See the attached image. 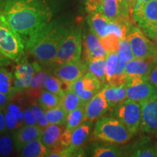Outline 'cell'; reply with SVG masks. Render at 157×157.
<instances>
[{"instance_id":"obj_21","label":"cell","mask_w":157,"mask_h":157,"mask_svg":"<svg viewBox=\"0 0 157 157\" xmlns=\"http://www.w3.org/2000/svg\"><path fill=\"white\" fill-rule=\"evenodd\" d=\"M110 107H116L117 105L127 99L126 86L112 87L107 85L101 90Z\"/></svg>"},{"instance_id":"obj_7","label":"cell","mask_w":157,"mask_h":157,"mask_svg":"<svg viewBox=\"0 0 157 157\" xmlns=\"http://www.w3.org/2000/svg\"><path fill=\"white\" fill-rule=\"evenodd\" d=\"M126 38L130 44L135 58L157 60L156 44L151 42L140 29L131 25Z\"/></svg>"},{"instance_id":"obj_12","label":"cell","mask_w":157,"mask_h":157,"mask_svg":"<svg viewBox=\"0 0 157 157\" xmlns=\"http://www.w3.org/2000/svg\"><path fill=\"white\" fill-rule=\"evenodd\" d=\"M140 103L141 129L146 133H157V95Z\"/></svg>"},{"instance_id":"obj_34","label":"cell","mask_w":157,"mask_h":157,"mask_svg":"<svg viewBox=\"0 0 157 157\" xmlns=\"http://www.w3.org/2000/svg\"><path fill=\"white\" fill-rule=\"evenodd\" d=\"M102 46L108 52H117L119 48L121 39L117 34L110 33L103 38L99 39Z\"/></svg>"},{"instance_id":"obj_23","label":"cell","mask_w":157,"mask_h":157,"mask_svg":"<svg viewBox=\"0 0 157 157\" xmlns=\"http://www.w3.org/2000/svg\"><path fill=\"white\" fill-rule=\"evenodd\" d=\"M0 93L5 94L11 98L17 93L14 76L4 67H0Z\"/></svg>"},{"instance_id":"obj_13","label":"cell","mask_w":157,"mask_h":157,"mask_svg":"<svg viewBox=\"0 0 157 157\" xmlns=\"http://www.w3.org/2000/svg\"><path fill=\"white\" fill-rule=\"evenodd\" d=\"M37 71H40V68H38L36 63L33 65L25 60H21L15 66L13 74L17 93H21L29 89L33 76Z\"/></svg>"},{"instance_id":"obj_11","label":"cell","mask_w":157,"mask_h":157,"mask_svg":"<svg viewBox=\"0 0 157 157\" xmlns=\"http://www.w3.org/2000/svg\"><path fill=\"white\" fill-rule=\"evenodd\" d=\"M127 98L141 103L157 95V88L147 80L127 82Z\"/></svg>"},{"instance_id":"obj_6","label":"cell","mask_w":157,"mask_h":157,"mask_svg":"<svg viewBox=\"0 0 157 157\" xmlns=\"http://www.w3.org/2000/svg\"><path fill=\"white\" fill-rule=\"evenodd\" d=\"M133 20L148 38L157 40V0H151L140 7L135 6Z\"/></svg>"},{"instance_id":"obj_28","label":"cell","mask_w":157,"mask_h":157,"mask_svg":"<svg viewBox=\"0 0 157 157\" xmlns=\"http://www.w3.org/2000/svg\"><path fill=\"white\" fill-rule=\"evenodd\" d=\"M84 121H86L85 109L84 105H82L68 113L66 121V129L73 130L82 124Z\"/></svg>"},{"instance_id":"obj_50","label":"cell","mask_w":157,"mask_h":157,"mask_svg":"<svg viewBox=\"0 0 157 157\" xmlns=\"http://www.w3.org/2000/svg\"><path fill=\"white\" fill-rule=\"evenodd\" d=\"M119 2H120L124 6V7H127V8H129V7H128V5H127V3L126 0H119Z\"/></svg>"},{"instance_id":"obj_31","label":"cell","mask_w":157,"mask_h":157,"mask_svg":"<svg viewBox=\"0 0 157 157\" xmlns=\"http://www.w3.org/2000/svg\"><path fill=\"white\" fill-rule=\"evenodd\" d=\"M45 114L50 124H53L62 125L66 123L68 113L60 104L53 109L45 111Z\"/></svg>"},{"instance_id":"obj_39","label":"cell","mask_w":157,"mask_h":157,"mask_svg":"<svg viewBox=\"0 0 157 157\" xmlns=\"http://www.w3.org/2000/svg\"><path fill=\"white\" fill-rule=\"evenodd\" d=\"M4 114H5L7 130H15V129H18L19 127L22 126L23 123L19 121L18 118L14 113L11 112L6 109H4Z\"/></svg>"},{"instance_id":"obj_19","label":"cell","mask_w":157,"mask_h":157,"mask_svg":"<svg viewBox=\"0 0 157 157\" xmlns=\"http://www.w3.org/2000/svg\"><path fill=\"white\" fill-rule=\"evenodd\" d=\"M90 29L98 37L101 39L108 35L107 28L110 21L100 12L90 13L87 19Z\"/></svg>"},{"instance_id":"obj_4","label":"cell","mask_w":157,"mask_h":157,"mask_svg":"<svg viewBox=\"0 0 157 157\" xmlns=\"http://www.w3.org/2000/svg\"><path fill=\"white\" fill-rule=\"evenodd\" d=\"M82 47V31L78 27L71 26L59 46L52 65L58 66L80 60Z\"/></svg>"},{"instance_id":"obj_17","label":"cell","mask_w":157,"mask_h":157,"mask_svg":"<svg viewBox=\"0 0 157 157\" xmlns=\"http://www.w3.org/2000/svg\"><path fill=\"white\" fill-rule=\"evenodd\" d=\"M109 107V104L102 92H98L84 105L86 121H93L99 119L106 112Z\"/></svg>"},{"instance_id":"obj_15","label":"cell","mask_w":157,"mask_h":157,"mask_svg":"<svg viewBox=\"0 0 157 157\" xmlns=\"http://www.w3.org/2000/svg\"><path fill=\"white\" fill-rule=\"evenodd\" d=\"M91 127V123L89 121L88 122H83L76 128L73 129L70 146L62 151L58 152L60 157L73 156H75L74 154H79V148L89 136Z\"/></svg>"},{"instance_id":"obj_10","label":"cell","mask_w":157,"mask_h":157,"mask_svg":"<svg viewBox=\"0 0 157 157\" xmlns=\"http://www.w3.org/2000/svg\"><path fill=\"white\" fill-rule=\"evenodd\" d=\"M98 12L111 21L132 24L133 18L129 8L124 7L119 0H102Z\"/></svg>"},{"instance_id":"obj_24","label":"cell","mask_w":157,"mask_h":157,"mask_svg":"<svg viewBox=\"0 0 157 157\" xmlns=\"http://www.w3.org/2000/svg\"><path fill=\"white\" fill-rule=\"evenodd\" d=\"M127 156L135 157L157 156V146L148 145V141L143 140L135 143L126 153Z\"/></svg>"},{"instance_id":"obj_5","label":"cell","mask_w":157,"mask_h":157,"mask_svg":"<svg viewBox=\"0 0 157 157\" xmlns=\"http://www.w3.org/2000/svg\"><path fill=\"white\" fill-rule=\"evenodd\" d=\"M25 50V46L19 35L0 21V52L18 63L23 60Z\"/></svg>"},{"instance_id":"obj_36","label":"cell","mask_w":157,"mask_h":157,"mask_svg":"<svg viewBox=\"0 0 157 157\" xmlns=\"http://www.w3.org/2000/svg\"><path fill=\"white\" fill-rule=\"evenodd\" d=\"M119 56L117 52H108L106 56V71H105V77L108 84L113 77L117 68Z\"/></svg>"},{"instance_id":"obj_46","label":"cell","mask_w":157,"mask_h":157,"mask_svg":"<svg viewBox=\"0 0 157 157\" xmlns=\"http://www.w3.org/2000/svg\"><path fill=\"white\" fill-rule=\"evenodd\" d=\"M5 131H7V127H6L5 114L2 110L0 109V135L3 134Z\"/></svg>"},{"instance_id":"obj_32","label":"cell","mask_w":157,"mask_h":157,"mask_svg":"<svg viewBox=\"0 0 157 157\" xmlns=\"http://www.w3.org/2000/svg\"><path fill=\"white\" fill-rule=\"evenodd\" d=\"M125 66L126 63L123 61L121 59L119 58L117 68L113 77L109 82V85L112 87H119V86L125 85L127 83V76L125 74Z\"/></svg>"},{"instance_id":"obj_26","label":"cell","mask_w":157,"mask_h":157,"mask_svg":"<svg viewBox=\"0 0 157 157\" xmlns=\"http://www.w3.org/2000/svg\"><path fill=\"white\" fill-rule=\"evenodd\" d=\"M60 105L63 108L67 113L71 112L72 111L84 105L79 97L76 95L75 92L71 89H68L64 91V94L61 98Z\"/></svg>"},{"instance_id":"obj_1","label":"cell","mask_w":157,"mask_h":157,"mask_svg":"<svg viewBox=\"0 0 157 157\" xmlns=\"http://www.w3.org/2000/svg\"><path fill=\"white\" fill-rule=\"evenodd\" d=\"M54 14L50 0H0V21L19 35L25 46L53 21Z\"/></svg>"},{"instance_id":"obj_9","label":"cell","mask_w":157,"mask_h":157,"mask_svg":"<svg viewBox=\"0 0 157 157\" xmlns=\"http://www.w3.org/2000/svg\"><path fill=\"white\" fill-rule=\"evenodd\" d=\"M56 67L53 74L61 81L62 84L66 85V90L69 89L74 82L83 77L88 71L87 63L80 60L60 65Z\"/></svg>"},{"instance_id":"obj_29","label":"cell","mask_w":157,"mask_h":157,"mask_svg":"<svg viewBox=\"0 0 157 157\" xmlns=\"http://www.w3.org/2000/svg\"><path fill=\"white\" fill-rule=\"evenodd\" d=\"M124 154L119 147L114 146H95L91 148L90 155L94 157H117Z\"/></svg>"},{"instance_id":"obj_40","label":"cell","mask_w":157,"mask_h":157,"mask_svg":"<svg viewBox=\"0 0 157 157\" xmlns=\"http://www.w3.org/2000/svg\"><path fill=\"white\" fill-rule=\"evenodd\" d=\"M14 142L9 135L0 137V156H8L12 154L14 148Z\"/></svg>"},{"instance_id":"obj_18","label":"cell","mask_w":157,"mask_h":157,"mask_svg":"<svg viewBox=\"0 0 157 157\" xmlns=\"http://www.w3.org/2000/svg\"><path fill=\"white\" fill-rule=\"evenodd\" d=\"M84 60L89 62L90 60L97 58H105L107 52L102 46L100 39L90 29L84 36Z\"/></svg>"},{"instance_id":"obj_43","label":"cell","mask_w":157,"mask_h":157,"mask_svg":"<svg viewBox=\"0 0 157 157\" xmlns=\"http://www.w3.org/2000/svg\"><path fill=\"white\" fill-rule=\"evenodd\" d=\"M5 109H6L11 112L14 113L17 117L18 118L19 121L23 124V111L21 110V108L17 105L16 103H8Z\"/></svg>"},{"instance_id":"obj_51","label":"cell","mask_w":157,"mask_h":157,"mask_svg":"<svg viewBox=\"0 0 157 157\" xmlns=\"http://www.w3.org/2000/svg\"><path fill=\"white\" fill-rule=\"evenodd\" d=\"M156 51H157V40L156 41Z\"/></svg>"},{"instance_id":"obj_16","label":"cell","mask_w":157,"mask_h":157,"mask_svg":"<svg viewBox=\"0 0 157 157\" xmlns=\"http://www.w3.org/2000/svg\"><path fill=\"white\" fill-rule=\"evenodd\" d=\"M43 129L39 125H23L16 129L13 134L14 146L17 151L25 144L42 136Z\"/></svg>"},{"instance_id":"obj_47","label":"cell","mask_w":157,"mask_h":157,"mask_svg":"<svg viewBox=\"0 0 157 157\" xmlns=\"http://www.w3.org/2000/svg\"><path fill=\"white\" fill-rule=\"evenodd\" d=\"M11 60L0 52V67H5L11 64Z\"/></svg>"},{"instance_id":"obj_8","label":"cell","mask_w":157,"mask_h":157,"mask_svg":"<svg viewBox=\"0 0 157 157\" xmlns=\"http://www.w3.org/2000/svg\"><path fill=\"white\" fill-rule=\"evenodd\" d=\"M114 115L133 135L136 134L140 127L141 106L138 102L124 100L116 106Z\"/></svg>"},{"instance_id":"obj_35","label":"cell","mask_w":157,"mask_h":157,"mask_svg":"<svg viewBox=\"0 0 157 157\" xmlns=\"http://www.w3.org/2000/svg\"><path fill=\"white\" fill-rule=\"evenodd\" d=\"M61 81L57 76L49 75L45 82L44 88L45 90L62 98L64 94V90L63 89Z\"/></svg>"},{"instance_id":"obj_25","label":"cell","mask_w":157,"mask_h":157,"mask_svg":"<svg viewBox=\"0 0 157 157\" xmlns=\"http://www.w3.org/2000/svg\"><path fill=\"white\" fill-rule=\"evenodd\" d=\"M87 71L93 74L102 84L106 82V57L105 58H93L87 62Z\"/></svg>"},{"instance_id":"obj_27","label":"cell","mask_w":157,"mask_h":157,"mask_svg":"<svg viewBox=\"0 0 157 157\" xmlns=\"http://www.w3.org/2000/svg\"><path fill=\"white\" fill-rule=\"evenodd\" d=\"M49 74L45 71H37L35 73L34 76H33L31 80V84L29 86V93L31 97H35V96H39L41 93L43 91V88L44 87L45 82L47 78L48 77Z\"/></svg>"},{"instance_id":"obj_38","label":"cell","mask_w":157,"mask_h":157,"mask_svg":"<svg viewBox=\"0 0 157 157\" xmlns=\"http://www.w3.org/2000/svg\"><path fill=\"white\" fill-rule=\"evenodd\" d=\"M30 108L31 111H32L33 113H34L35 118H36V120L39 126H40L43 129H44L45 127H47L49 124H50L48 119H47L46 114H45V111L39 105V104H32Z\"/></svg>"},{"instance_id":"obj_2","label":"cell","mask_w":157,"mask_h":157,"mask_svg":"<svg viewBox=\"0 0 157 157\" xmlns=\"http://www.w3.org/2000/svg\"><path fill=\"white\" fill-rule=\"evenodd\" d=\"M71 26L53 20L25 44V50L43 65H52L62 40Z\"/></svg>"},{"instance_id":"obj_44","label":"cell","mask_w":157,"mask_h":157,"mask_svg":"<svg viewBox=\"0 0 157 157\" xmlns=\"http://www.w3.org/2000/svg\"><path fill=\"white\" fill-rule=\"evenodd\" d=\"M148 81L157 88V64L151 71L148 77Z\"/></svg>"},{"instance_id":"obj_30","label":"cell","mask_w":157,"mask_h":157,"mask_svg":"<svg viewBox=\"0 0 157 157\" xmlns=\"http://www.w3.org/2000/svg\"><path fill=\"white\" fill-rule=\"evenodd\" d=\"M60 101L61 98L47 90H43L38 98V104L44 111L58 106Z\"/></svg>"},{"instance_id":"obj_22","label":"cell","mask_w":157,"mask_h":157,"mask_svg":"<svg viewBox=\"0 0 157 157\" xmlns=\"http://www.w3.org/2000/svg\"><path fill=\"white\" fill-rule=\"evenodd\" d=\"M50 151V149L43 144L39 137L25 144L20 151V154L23 157H43L48 156Z\"/></svg>"},{"instance_id":"obj_42","label":"cell","mask_w":157,"mask_h":157,"mask_svg":"<svg viewBox=\"0 0 157 157\" xmlns=\"http://www.w3.org/2000/svg\"><path fill=\"white\" fill-rule=\"evenodd\" d=\"M23 123L26 125H38L31 108H27L23 111Z\"/></svg>"},{"instance_id":"obj_45","label":"cell","mask_w":157,"mask_h":157,"mask_svg":"<svg viewBox=\"0 0 157 157\" xmlns=\"http://www.w3.org/2000/svg\"><path fill=\"white\" fill-rule=\"evenodd\" d=\"M10 99L11 98H10L8 95L0 93V109L3 110L5 109L7 106V104L9 103V101Z\"/></svg>"},{"instance_id":"obj_3","label":"cell","mask_w":157,"mask_h":157,"mask_svg":"<svg viewBox=\"0 0 157 157\" xmlns=\"http://www.w3.org/2000/svg\"><path fill=\"white\" fill-rule=\"evenodd\" d=\"M133 134L117 118L103 117L96 122L93 137L113 144H124L130 140Z\"/></svg>"},{"instance_id":"obj_37","label":"cell","mask_w":157,"mask_h":157,"mask_svg":"<svg viewBox=\"0 0 157 157\" xmlns=\"http://www.w3.org/2000/svg\"><path fill=\"white\" fill-rule=\"evenodd\" d=\"M117 53L119 58L125 63L130 61L135 58L132 48H131L130 44L127 38H124L120 40V44H119V48Z\"/></svg>"},{"instance_id":"obj_48","label":"cell","mask_w":157,"mask_h":157,"mask_svg":"<svg viewBox=\"0 0 157 157\" xmlns=\"http://www.w3.org/2000/svg\"><path fill=\"white\" fill-rule=\"evenodd\" d=\"M126 1H127V5H128V7H129V12H130V14L132 17L133 10H134L135 6V4H136L137 0H126Z\"/></svg>"},{"instance_id":"obj_49","label":"cell","mask_w":157,"mask_h":157,"mask_svg":"<svg viewBox=\"0 0 157 157\" xmlns=\"http://www.w3.org/2000/svg\"><path fill=\"white\" fill-rule=\"evenodd\" d=\"M149 1H151V0H137L136 4H135V6H137V7L143 6L144 5H146L147 2H148Z\"/></svg>"},{"instance_id":"obj_20","label":"cell","mask_w":157,"mask_h":157,"mask_svg":"<svg viewBox=\"0 0 157 157\" xmlns=\"http://www.w3.org/2000/svg\"><path fill=\"white\" fill-rule=\"evenodd\" d=\"M64 129L60 124H49L43 129L41 140L47 148L54 150L58 146L59 141Z\"/></svg>"},{"instance_id":"obj_33","label":"cell","mask_w":157,"mask_h":157,"mask_svg":"<svg viewBox=\"0 0 157 157\" xmlns=\"http://www.w3.org/2000/svg\"><path fill=\"white\" fill-rule=\"evenodd\" d=\"M69 89L72 90L74 92H75L78 97H79L82 103H84V105H85L90 100H91L96 94L95 93L92 91H89L84 89L82 85V78H78V80H76V82H74L73 84L71 85Z\"/></svg>"},{"instance_id":"obj_14","label":"cell","mask_w":157,"mask_h":157,"mask_svg":"<svg viewBox=\"0 0 157 157\" xmlns=\"http://www.w3.org/2000/svg\"><path fill=\"white\" fill-rule=\"evenodd\" d=\"M156 64L157 60L156 59H132L126 63L125 66L127 79L142 78L148 80L151 71Z\"/></svg>"},{"instance_id":"obj_41","label":"cell","mask_w":157,"mask_h":157,"mask_svg":"<svg viewBox=\"0 0 157 157\" xmlns=\"http://www.w3.org/2000/svg\"><path fill=\"white\" fill-rule=\"evenodd\" d=\"M85 10L89 13L99 11L102 0H80Z\"/></svg>"}]
</instances>
